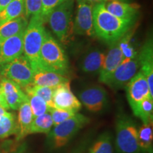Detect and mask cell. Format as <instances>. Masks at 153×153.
Returning a JSON list of instances; mask_svg holds the SVG:
<instances>
[{
	"mask_svg": "<svg viewBox=\"0 0 153 153\" xmlns=\"http://www.w3.org/2000/svg\"><path fill=\"white\" fill-rule=\"evenodd\" d=\"M0 89L9 108L13 110H18L22 103L28 99L27 94L20 86L7 78L1 77Z\"/></svg>",
	"mask_w": 153,
	"mask_h": 153,
	"instance_id": "obj_13",
	"label": "cell"
},
{
	"mask_svg": "<svg viewBox=\"0 0 153 153\" xmlns=\"http://www.w3.org/2000/svg\"><path fill=\"white\" fill-rule=\"evenodd\" d=\"M88 153H114L111 134L104 132L99 135Z\"/></svg>",
	"mask_w": 153,
	"mask_h": 153,
	"instance_id": "obj_28",
	"label": "cell"
},
{
	"mask_svg": "<svg viewBox=\"0 0 153 153\" xmlns=\"http://www.w3.org/2000/svg\"><path fill=\"white\" fill-rule=\"evenodd\" d=\"M28 23L24 16L18 17L0 26V42L24 31Z\"/></svg>",
	"mask_w": 153,
	"mask_h": 153,
	"instance_id": "obj_21",
	"label": "cell"
},
{
	"mask_svg": "<svg viewBox=\"0 0 153 153\" xmlns=\"http://www.w3.org/2000/svg\"><path fill=\"white\" fill-rule=\"evenodd\" d=\"M11 1L12 0H0V11L2 10L4 8H5Z\"/></svg>",
	"mask_w": 153,
	"mask_h": 153,
	"instance_id": "obj_36",
	"label": "cell"
},
{
	"mask_svg": "<svg viewBox=\"0 0 153 153\" xmlns=\"http://www.w3.org/2000/svg\"><path fill=\"white\" fill-rule=\"evenodd\" d=\"M132 36H133V32L128 30L123 37L118 40L120 48L123 55V60L133 59L136 57L138 53L132 45Z\"/></svg>",
	"mask_w": 153,
	"mask_h": 153,
	"instance_id": "obj_29",
	"label": "cell"
},
{
	"mask_svg": "<svg viewBox=\"0 0 153 153\" xmlns=\"http://www.w3.org/2000/svg\"><path fill=\"white\" fill-rule=\"evenodd\" d=\"M89 123V118L79 113L51 130L48 133L46 143L52 150L60 149L69 143L80 129Z\"/></svg>",
	"mask_w": 153,
	"mask_h": 153,
	"instance_id": "obj_4",
	"label": "cell"
},
{
	"mask_svg": "<svg viewBox=\"0 0 153 153\" xmlns=\"http://www.w3.org/2000/svg\"><path fill=\"white\" fill-rule=\"evenodd\" d=\"M17 132V120L16 116L12 113L6 111L0 116V138L3 139Z\"/></svg>",
	"mask_w": 153,
	"mask_h": 153,
	"instance_id": "obj_25",
	"label": "cell"
},
{
	"mask_svg": "<svg viewBox=\"0 0 153 153\" xmlns=\"http://www.w3.org/2000/svg\"><path fill=\"white\" fill-rule=\"evenodd\" d=\"M18 118H17L16 140L20 141L28 135L30 126L33 120V113L30 108L28 98L22 103L19 108Z\"/></svg>",
	"mask_w": 153,
	"mask_h": 153,
	"instance_id": "obj_19",
	"label": "cell"
},
{
	"mask_svg": "<svg viewBox=\"0 0 153 153\" xmlns=\"http://www.w3.org/2000/svg\"><path fill=\"white\" fill-rule=\"evenodd\" d=\"M12 153H27V146H26V143H23V144L21 145Z\"/></svg>",
	"mask_w": 153,
	"mask_h": 153,
	"instance_id": "obj_35",
	"label": "cell"
},
{
	"mask_svg": "<svg viewBox=\"0 0 153 153\" xmlns=\"http://www.w3.org/2000/svg\"><path fill=\"white\" fill-rule=\"evenodd\" d=\"M51 118H52L53 126H57L62 122L65 121L69 118L74 116L75 113L70 111L60 109V108H53L50 111Z\"/></svg>",
	"mask_w": 153,
	"mask_h": 153,
	"instance_id": "obj_32",
	"label": "cell"
},
{
	"mask_svg": "<svg viewBox=\"0 0 153 153\" xmlns=\"http://www.w3.org/2000/svg\"><path fill=\"white\" fill-rule=\"evenodd\" d=\"M44 23L40 15L30 17L24 33L23 55L29 60L34 72L40 70V52L46 31Z\"/></svg>",
	"mask_w": 153,
	"mask_h": 153,
	"instance_id": "obj_3",
	"label": "cell"
},
{
	"mask_svg": "<svg viewBox=\"0 0 153 153\" xmlns=\"http://www.w3.org/2000/svg\"><path fill=\"white\" fill-rule=\"evenodd\" d=\"M76 12L73 22V33L93 37V5L88 0H76Z\"/></svg>",
	"mask_w": 153,
	"mask_h": 153,
	"instance_id": "obj_9",
	"label": "cell"
},
{
	"mask_svg": "<svg viewBox=\"0 0 153 153\" xmlns=\"http://www.w3.org/2000/svg\"><path fill=\"white\" fill-rule=\"evenodd\" d=\"M133 114L142 120L143 123L152 122L153 119V99L150 97L143 99L132 109Z\"/></svg>",
	"mask_w": 153,
	"mask_h": 153,
	"instance_id": "obj_26",
	"label": "cell"
},
{
	"mask_svg": "<svg viewBox=\"0 0 153 153\" xmlns=\"http://www.w3.org/2000/svg\"><path fill=\"white\" fill-rule=\"evenodd\" d=\"M70 81L65 75L55 72L40 70L34 72L32 85L41 87H56L57 86Z\"/></svg>",
	"mask_w": 153,
	"mask_h": 153,
	"instance_id": "obj_20",
	"label": "cell"
},
{
	"mask_svg": "<svg viewBox=\"0 0 153 153\" xmlns=\"http://www.w3.org/2000/svg\"><path fill=\"white\" fill-rule=\"evenodd\" d=\"M126 89L127 92V99L131 109H133L136 105L143 99L148 97L153 99V96L151 95L149 89L146 78L140 70L132 78L126 87Z\"/></svg>",
	"mask_w": 153,
	"mask_h": 153,
	"instance_id": "obj_12",
	"label": "cell"
},
{
	"mask_svg": "<svg viewBox=\"0 0 153 153\" xmlns=\"http://www.w3.org/2000/svg\"><path fill=\"white\" fill-rule=\"evenodd\" d=\"M1 42H0V48H1Z\"/></svg>",
	"mask_w": 153,
	"mask_h": 153,
	"instance_id": "obj_41",
	"label": "cell"
},
{
	"mask_svg": "<svg viewBox=\"0 0 153 153\" xmlns=\"http://www.w3.org/2000/svg\"><path fill=\"white\" fill-rule=\"evenodd\" d=\"M24 33V30L7 38L1 43L0 48V65L10 62L23 55Z\"/></svg>",
	"mask_w": 153,
	"mask_h": 153,
	"instance_id": "obj_15",
	"label": "cell"
},
{
	"mask_svg": "<svg viewBox=\"0 0 153 153\" xmlns=\"http://www.w3.org/2000/svg\"><path fill=\"white\" fill-rule=\"evenodd\" d=\"M123 60V55L120 48L118 41L111 44L108 52L105 55L104 65L99 73V81L103 82L121 64Z\"/></svg>",
	"mask_w": 153,
	"mask_h": 153,
	"instance_id": "obj_16",
	"label": "cell"
},
{
	"mask_svg": "<svg viewBox=\"0 0 153 153\" xmlns=\"http://www.w3.org/2000/svg\"><path fill=\"white\" fill-rule=\"evenodd\" d=\"M24 0H12L0 11V26L18 17L24 16Z\"/></svg>",
	"mask_w": 153,
	"mask_h": 153,
	"instance_id": "obj_22",
	"label": "cell"
},
{
	"mask_svg": "<svg viewBox=\"0 0 153 153\" xmlns=\"http://www.w3.org/2000/svg\"><path fill=\"white\" fill-rule=\"evenodd\" d=\"M53 126V123L51 114L49 112L45 113L33 118L28 131V135L36 133L48 134L52 129Z\"/></svg>",
	"mask_w": 153,
	"mask_h": 153,
	"instance_id": "obj_24",
	"label": "cell"
},
{
	"mask_svg": "<svg viewBox=\"0 0 153 153\" xmlns=\"http://www.w3.org/2000/svg\"><path fill=\"white\" fill-rule=\"evenodd\" d=\"M133 22L114 16L106 10L104 2L93 6V26L95 36L110 45L118 41L130 30Z\"/></svg>",
	"mask_w": 153,
	"mask_h": 153,
	"instance_id": "obj_1",
	"label": "cell"
},
{
	"mask_svg": "<svg viewBox=\"0 0 153 153\" xmlns=\"http://www.w3.org/2000/svg\"><path fill=\"white\" fill-rule=\"evenodd\" d=\"M27 96L33 118L50 112L51 108L43 99L34 94H27Z\"/></svg>",
	"mask_w": 153,
	"mask_h": 153,
	"instance_id": "obj_30",
	"label": "cell"
},
{
	"mask_svg": "<svg viewBox=\"0 0 153 153\" xmlns=\"http://www.w3.org/2000/svg\"><path fill=\"white\" fill-rule=\"evenodd\" d=\"M140 71L145 76L151 95L153 96V43L148 38L138 53Z\"/></svg>",
	"mask_w": 153,
	"mask_h": 153,
	"instance_id": "obj_14",
	"label": "cell"
},
{
	"mask_svg": "<svg viewBox=\"0 0 153 153\" xmlns=\"http://www.w3.org/2000/svg\"><path fill=\"white\" fill-rule=\"evenodd\" d=\"M139 70L140 62L138 55H137L131 60H123L121 64L103 82V83L114 90L126 88Z\"/></svg>",
	"mask_w": 153,
	"mask_h": 153,
	"instance_id": "obj_8",
	"label": "cell"
},
{
	"mask_svg": "<svg viewBox=\"0 0 153 153\" xmlns=\"http://www.w3.org/2000/svg\"><path fill=\"white\" fill-rule=\"evenodd\" d=\"M88 1H89L93 6L97 4L104 2V0H88Z\"/></svg>",
	"mask_w": 153,
	"mask_h": 153,
	"instance_id": "obj_37",
	"label": "cell"
},
{
	"mask_svg": "<svg viewBox=\"0 0 153 153\" xmlns=\"http://www.w3.org/2000/svg\"><path fill=\"white\" fill-rule=\"evenodd\" d=\"M33 75L31 64L24 55L0 65L1 77L14 82L22 88L32 83Z\"/></svg>",
	"mask_w": 153,
	"mask_h": 153,
	"instance_id": "obj_7",
	"label": "cell"
},
{
	"mask_svg": "<svg viewBox=\"0 0 153 153\" xmlns=\"http://www.w3.org/2000/svg\"><path fill=\"white\" fill-rule=\"evenodd\" d=\"M0 153H3V152H2V151H1V149H0Z\"/></svg>",
	"mask_w": 153,
	"mask_h": 153,
	"instance_id": "obj_40",
	"label": "cell"
},
{
	"mask_svg": "<svg viewBox=\"0 0 153 153\" xmlns=\"http://www.w3.org/2000/svg\"><path fill=\"white\" fill-rule=\"evenodd\" d=\"M55 88V87L36 86L30 84L29 85L25 87L24 89H25L26 94H34L43 99L51 110L55 108L53 102V95Z\"/></svg>",
	"mask_w": 153,
	"mask_h": 153,
	"instance_id": "obj_27",
	"label": "cell"
},
{
	"mask_svg": "<svg viewBox=\"0 0 153 153\" xmlns=\"http://www.w3.org/2000/svg\"><path fill=\"white\" fill-rule=\"evenodd\" d=\"M42 0H24V16L29 19L30 17L40 15Z\"/></svg>",
	"mask_w": 153,
	"mask_h": 153,
	"instance_id": "obj_31",
	"label": "cell"
},
{
	"mask_svg": "<svg viewBox=\"0 0 153 153\" xmlns=\"http://www.w3.org/2000/svg\"><path fill=\"white\" fill-rule=\"evenodd\" d=\"M104 4L108 12L123 20L134 22L139 13L140 7L136 4H130L120 0H113Z\"/></svg>",
	"mask_w": 153,
	"mask_h": 153,
	"instance_id": "obj_17",
	"label": "cell"
},
{
	"mask_svg": "<svg viewBox=\"0 0 153 153\" xmlns=\"http://www.w3.org/2000/svg\"><path fill=\"white\" fill-rule=\"evenodd\" d=\"M138 142L143 153L152 152L153 123L150 122L143 125L137 130Z\"/></svg>",
	"mask_w": 153,
	"mask_h": 153,
	"instance_id": "obj_23",
	"label": "cell"
},
{
	"mask_svg": "<svg viewBox=\"0 0 153 153\" xmlns=\"http://www.w3.org/2000/svg\"><path fill=\"white\" fill-rule=\"evenodd\" d=\"M6 111H7L6 110L5 108H4L3 107L0 106V116H1L3 114H4Z\"/></svg>",
	"mask_w": 153,
	"mask_h": 153,
	"instance_id": "obj_38",
	"label": "cell"
},
{
	"mask_svg": "<svg viewBox=\"0 0 153 153\" xmlns=\"http://www.w3.org/2000/svg\"><path fill=\"white\" fill-rule=\"evenodd\" d=\"M68 0H42L41 11L40 16L45 22L46 18L50 13L57 6L64 3Z\"/></svg>",
	"mask_w": 153,
	"mask_h": 153,
	"instance_id": "obj_33",
	"label": "cell"
},
{
	"mask_svg": "<svg viewBox=\"0 0 153 153\" xmlns=\"http://www.w3.org/2000/svg\"><path fill=\"white\" fill-rule=\"evenodd\" d=\"M105 55L103 51L97 48L88 51L82 57L79 62V68L82 71L91 74L100 73L104 65Z\"/></svg>",
	"mask_w": 153,
	"mask_h": 153,
	"instance_id": "obj_18",
	"label": "cell"
},
{
	"mask_svg": "<svg viewBox=\"0 0 153 153\" xmlns=\"http://www.w3.org/2000/svg\"><path fill=\"white\" fill-rule=\"evenodd\" d=\"M0 106L3 107L4 108H5L6 110L9 109V107L8 105H7V102H6L4 97V95L2 94V91H1V89H0Z\"/></svg>",
	"mask_w": 153,
	"mask_h": 153,
	"instance_id": "obj_34",
	"label": "cell"
},
{
	"mask_svg": "<svg viewBox=\"0 0 153 153\" xmlns=\"http://www.w3.org/2000/svg\"><path fill=\"white\" fill-rule=\"evenodd\" d=\"M69 68L68 57L62 45L46 30L40 52V70L65 75Z\"/></svg>",
	"mask_w": 153,
	"mask_h": 153,
	"instance_id": "obj_2",
	"label": "cell"
},
{
	"mask_svg": "<svg viewBox=\"0 0 153 153\" xmlns=\"http://www.w3.org/2000/svg\"><path fill=\"white\" fill-rule=\"evenodd\" d=\"M74 0H68L57 6L48 15L45 22L48 23L59 41L65 43L69 41L73 30L72 15H73Z\"/></svg>",
	"mask_w": 153,
	"mask_h": 153,
	"instance_id": "obj_6",
	"label": "cell"
},
{
	"mask_svg": "<svg viewBox=\"0 0 153 153\" xmlns=\"http://www.w3.org/2000/svg\"><path fill=\"white\" fill-rule=\"evenodd\" d=\"M113 1V0H104V2H106V1ZM120 1H126V0H120Z\"/></svg>",
	"mask_w": 153,
	"mask_h": 153,
	"instance_id": "obj_39",
	"label": "cell"
},
{
	"mask_svg": "<svg viewBox=\"0 0 153 153\" xmlns=\"http://www.w3.org/2000/svg\"><path fill=\"white\" fill-rule=\"evenodd\" d=\"M116 149L117 153H143L136 125L123 113L118 114L116 120Z\"/></svg>",
	"mask_w": 153,
	"mask_h": 153,
	"instance_id": "obj_5",
	"label": "cell"
},
{
	"mask_svg": "<svg viewBox=\"0 0 153 153\" xmlns=\"http://www.w3.org/2000/svg\"><path fill=\"white\" fill-rule=\"evenodd\" d=\"M53 102L55 108L70 111L75 114L82 108V103L71 90L70 81L61 84L55 88Z\"/></svg>",
	"mask_w": 153,
	"mask_h": 153,
	"instance_id": "obj_11",
	"label": "cell"
},
{
	"mask_svg": "<svg viewBox=\"0 0 153 153\" xmlns=\"http://www.w3.org/2000/svg\"><path fill=\"white\" fill-rule=\"evenodd\" d=\"M79 101L88 110L101 111L108 104V94L104 87L99 85L87 87L79 94Z\"/></svg>",
	"mask_w": 153,
	"mask_h": 153,
	"instance_id": "obj_10",
	"label": "cell"
}]
</instances>
